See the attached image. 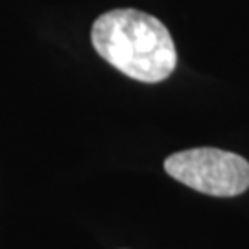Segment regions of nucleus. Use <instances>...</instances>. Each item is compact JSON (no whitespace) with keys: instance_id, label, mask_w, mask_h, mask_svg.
Returning a JSON list of instances; mask_svg holds the SVG:
<instances>
[{"instance_id":"nucleus-1","label":"nucleus","mask_w":249,"mask_h":249,"mask_svg":"<svg viewBox=\"0 0 249 249\" xmlns=\"http://www.w3.org/2000/svg\"><path fill=\"white\" fill-rule=\"evenodd\" d=\"M90 41L107 63L142 83L166 80L178 65L168 28L139 9H111L100 15L92 24Z\"/></svg>"},{"instance_id":"nucleus-2","label":"nucleus","mask_w":249,"mask_h":249,"mask_svg":"<svg viewBox=\"0 0 249 249\" xmlns=\"http://www.w3.org/2000/svg\"><path fill=\"white\" fill-rule=\"evenodd\" d=\"M164 170L179 183L201 194L231 197L249 188V162L232 151L194 148L164 160Z\"/></svg>"}]
</instances>
